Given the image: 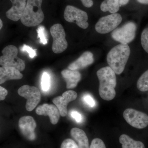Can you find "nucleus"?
I'll list each match as a JSON object with an SVG mask.
<instances>
[{
    "label": "nucleus",
    "instance_id": "16",
    "mask_svg": "<svg viewBox=\"0 0 148 148\" xmlns=\"http://www.w3.org/2000/svg\"><path fill=\"white\" fill-rule=\"evenodd\" d=\"M23 76L20 71L15 68L8 66H2L0 68L1 84L10 80L21 79Z\"/></svg>",
    "mask_w": 148,
    "mask_h": 148
},
{
    "label": "nucleus",
    "instance_id": "28",
    "mask_svg": "<svg viewBox=\"0 0 148 148\" xmlns=\"http://www.w3.org/2000/svg\"><path fill=\"white\" fill-rule=\"evenodd\" d=\"M83 100L88 106L91 108H93L95 106V101L92 96L89 94H86L83 97Z\"/></svg>",
    "mask_w": 148,
    "mask_h": 148
},
{
    "label": "nucleus",
    "instance_id": "20",
    "mask_svg": "<svg viewBox=\"0 0 148 148\" xmlns=\"http://www.w3.org/2000/svg\"><path fill=\"white\" fill-rule=\"evenodd\" d=\"M119 0H104L101 4V9L104 12L108 11L112 14L115 13L119 10Z\"/></svg>",
    "mask_w": 148,
    "mask_h": 148
},
{
    "label": "nucleus",
    "instance_id": "14",
    "mask_svg": "<svg viewBox=\"0 0 148 148\" xmlns=\"http://www.w3.org/2000/svg\"><path fill=\"white\" fill-rule=\"evenodd\" d=\"M12 6L6 12L9 19L14 21L21 19L27 5V0H10Z\"/></svg>",
    "mask_w": 148,
    "mask_h": 148
},
{
    "label": "nucleus",
    "instance_id": "23",
    "mask_svg": "<svg viewBox=\"0 0 148 148\" xmlns=\"http://www.w3.org/2000/svg\"><path fill=\"white\" fill-rule=\"evenodd\" d=\"M50 86V77L49 74L44 73L42 77L41 87L42 90L47 91L49 90Z\"/></svg>",
    "mask_w": 148,
    "mask_h": 148
},
{
    "label": "nucleus",
    "instance_id": "30",
    "mask_svg": "<svg viewBox=\"0 0 148 148\" xmlns=\"http://www.w3.org/2000/svg\"><path fill=\"white\" fill-rule=\"evenodd\" d=\"M8 90L3 87L0 86V100L3 101L5 100L6 96L8 95Z\"/></svg>",
    "mask_w": 148,
    "mask_h": 148
},
{
    "label": "nucleus",
    "instance_id": "8",
    "mask_svg": "<svg viewBox=\"0 0 148 148\" xmlns=\"http://www.w3.org/2000/svg\"><path fill=\"white\" fill-rule=\"evenodd\" d=\"M53 38L52 51L54 53H60L67 49L68 44L66 39V33L63 26L60 24H54L50 29Z\"/></svg>",
    "mask_w": 148,
    "mask_h": 148
},
{
    "label": "nucleus",
    "instance_id": "4",
    "mask_svg": "<svg viewBox=\"0 0 148 148\" xmlns=\"http://www.w3.org/2000/svg\"><path fill=\"white\" fill-rule=\"evenodd\" d=\"M18 49L14 45H10L6 47L2 51L3 55L0 57V65L15 68L20 71L25 69L24 61L18 58Z\"/></svg>",
    "mask_w": 148,
    "mask_h": 148
},
{
    "label": "nucleus",
    "instance_id": "25",
    "mask_svg": "<svg viewBox=\"0 0 148 148\" xmlns=\"http://www.w3.org/2000/svg\"><path fill=\"white\" fill-rule=\"evenodd\" d=\"M61 148H79L76 143L71 139L64 140L61 144Z\"/></svg>",
    "mask_w": 148,
    "mask_h": 148
},
{
    "label": "nucleus",
    "instance_id": "21",
    "mask_svg": "<svg viewBox=\"0 0 148 148\" xmlns=\"http://www.w3.org/2000/svg\"><path fill=\"white\" fill-rule=\"evenodd\" d=\"M137 86L140 91H148V70L144 72L139 78L137 82Z\"/></svg>",
    "mask_w": 148,
    "mask_h": 148
},
{
    "label": "nucleus",
    "instance_id": "31",
    "mask_svg": "<svg viewBox=\"0 0 148 148\" xmlns=\"http://www.w3.org/2000/svg\"><path fill=\"white\" fill-rule=\"evenodd\" d=\"M82 3V4L85 7L89 8L91 7L93 5V2L92 0H80Z\"/></svg>",
    "mask_w": 148,
    "mask_h": 148
},
{
    "label": "nucleus",
    "instance_id": "13",
    "mask_svg": "<svg viewBox=\"0 0 148 148\" xmlns=\"http://www.w3.org/2000/svg\"><path fill=\"white\" fill-rule=\"evenodd\" d=\"M36 112L39 115L49 116L52 124H57L60 118V114L56 106L52 104H44L39 106L36 110Z\"/></svg>",
    "mask_w": 148,
    "mask_h": 148
},
{
    "label": "nucleus",
    "instance_id": "12",
    "mask_svg": "<svg viewBox=\"0 0 148 148\" xmlns=\"http://www.w3.org/2000/svg\"><path fill=\"white\" fill-rule=\"evenodd\" d=\"M18 126L22 135L28 140L33 141L36 139V123L33 117L27 116L21 117L18 121Z\"/></svg>",
    "mask_w": 148,
    "mask_h": 148
},
{
    "label": "nucleus",
    "instance_id": "6",
    "mask_svg": "<svg viewBox=\"0 0 148 148\" xmlns=\"http://www.w3.org/2000/svg\"><path fill=\"white\" fill-rule=\"evenodd\" d=\"M65 20L70 23H75L80 28L87 29L88 27V16L86 12L72 5H67L64 12Z\"/></svg>",
    "mask_w": 148,
    "mask_h": 148
},
{
    "label": "nucleus",
    "instance_id": "24",
    "mask_svg": "<svg viewBox=\"0 0 148 148\" xmlns=\"http://www.w3.org/2000/svg\"><path fill=\"white\" fill-rule=\"evenodd\" d=\"M141 43L144 50L148 53V28L144 29L142 32Z\"/></svg>",
    "mask_w": 148,
    "mask_h": 148
},
{
    "label": "nucleus",
    "instance_id": "27",
    "mask_svg": "<svg viewBox=\"0 0 148 148\" xmlns=\"http://www.w3.org/2000/svg\"><path fill=\"white\" fill-rule=\"evenodd\" d=\"M89 148H106L103 141L99 138H95L91 142Z\"/></svg>",
    "mask_w": 148,
    "mask_h": 148
},
{
    "label": "nucleus",
    "instance_id": "11",
    "mask_svg": "<svg viewBox=\"0 0 148 148\" xmlns=\"http://www.w3.org/2000/svg\"><path fill=\"white\" fill-rule=\"evenodd\" d=\"M77 94L74 90H67L64 92L62 96H58L53 98L52 102L58 108L61 116L64 117L68 113L67 106L70 102L76 100Z\"/></svg>",
    "mask_w": 148,
    "mask_h": 148
},
{
    "label": "nucleus",
    "instance_id": "15",
    "mask_svg": "<svg viewBox=\"0 0 148 148\" xmlns=\"http://www.w3.org/2000/svg\"><path fill=\"white\" fill-rule=\"evenodd\" d=\"M94 60L93 54L90 51H85L76 61L70 64L68 68L72 71L84 69L92 64Z\"/></svg>",
    "mask_w": 148,
    "mask_h": 148
},
{
    "label": "nucleus",
    "instance_id": "7",
    "mask_svg": "<svg viewBox=\"0 0 148 148\" xmlns=\"http://www.w3.org/2000/svg\"><path fill=\"white\" fill-rule=\"evenodd\" d=\"M122 21V18L120 14H112L100 18L95 24V29L99 34H108L116 29Z\"/></svg>",
    "mask_w": 148,
    "mask_h": 148
},
{
    "label": "nucleus",
    "instance_id": "26",
    "mask_svg": "<svg viewBox=\"0 0 148 148\" xmlns=\"http://www.w3.org/2000/svg\"><path fill=\"white\" fill-rule=\"evenodd\" d=\"M20 50L23 52L26 51L29 53V57L32 58H34L35 56H36L37 53L36 52V49H34L32 47H30L29 46L24 45L21 47Z\"/></svg>",
    "mask_w": 148,
    "mask_h": 148
},
{
    "label": "nucleus",
    "instance_id": "9",
    "mask_svg": "<svg viewBox=\"0 0 148 148\" xmlns=\"http://www.w3.org/2000/svg\"><path fill=\"white\" fill-rule=\"evenodd\" d=\"M18 93L20 96L27 99L26 108L29 112L33 111L40 101V92L35 86L25 85L19 88Z\"/></svg>",
    "mask_w": 148,
    "mask_h": 148
},
{
    "label": "nucleus",
    "instance_id": "22",
    "mask_svg": "<svg viewBox=\"0 0 148 148\" xmlns=\"http://www.w3.org/2000/svg\"><path fill=\"white\" fill-rule=\"evenodd\" d=\"M38 38H39L40 42L43 45L47 43V34L45 28L42 26H40L37 30Z\"/></svg>",
    "mask_w": 148,
    "mask_h": 148
},
{
    "label": "nucleus",
    "instance_id": "32",
    "mask_svg": "<svg viewBox=\"0 0 148 148\" xmlns=\"http://www.w3.org/2000/svg\"><path fill=\"white\" fill-rule=\"evenodd\" d=\"M130 0H119L120 5L123 6L126 5L129 2Z\"/></svg>",
    "mask_w": 148,
    "mask_h": 148
},
{
    "label": "nucleus",
    "instance_id": "1",
    "mask_svg": "<svg viewBox=\"0 0 148 148\" xmlns=\"http://www.w3.org/2000/svg\"><path fill=\"white\" fill-rule=\"evenodd\" d=\"M97 75L100 83L99 93L101 98L107 101L113 100L116 95L115 90L116 85L115 73L110 66H106L99 69Z\"/></svg>",
    "mask_w": 148,
    "mask_h": 148
},
{
    "label": "nucleus",
    "instance_id": "29",
    "mask_svg": "<svg viewBox=\"0 0 148 148\" xmlns=\"http://www.w3.org/2000/svg\"><path fill=\"white\" fill-rule=\"evenodd\" d=\"M71 116L77 122L80 123L82 121V116L78 112L76 111H72L71 113Z\"/></svg>",
    "mask_w": 148,
    "mask_h": 148
},
{
    "label": "nucleus",
    "instance_id": "2",
    "mask_svg": "<svg viewBox=\"0 0 148 148\" xmlns=\"http://www.w3.org/2000/svg\"><path fill=\"white\" fill-rule=\"evenodd\" d=\"M130 54V48L128 45L119 44L109 51L107 56V62L116 74L120 75L124 71Z\"/></svg>",
    "mask_w": 148,
    "mask_h": 148
},
{
    "label": "nucleus",
    "instance_id": "3",
    "mask_svg": "<svg viewBox=\"0 0 148 148\" xmlns=\"http://www.w3.org/2000/svg\"><path fill=\"white\" fill-rule=\"evenodd\" d=\"M42 0H27V5L21 21L24 26L34 27L39 25L44 19L42 10Z\"/></svg>",
    "mask_w": 148,
    "mask_h": 148
},
{
    "label": "nucleus",
    "instance_id": "19",
    "mask_svg": "<svg viewBox=\"0 0 148 148\" xmlns=\"http://www.w3.org/2000/svg\"><path fill=\"white\" fill-rule=\"evenodd\" d=\"M119 142L122 148H145L142 142L135 141L125 134L120 136Z\"/></svg>",
    "mask_w": 148,
    "mask_h": 148
},
{
    "label": "nucleus",
    "instance_id": "5",
    "mask_svg": "<svg viewBox=\"0 0 148 148\" xmlns=\"http://www.w3.org/2000/svg\"><path fill=\"white\" fill-rule=\"evenodd\" d=\"M137 25L129 21L120 28L116 29L112 33L113 39L120 43H129L135 39L137 31Z\"/></svg>",
    "mask_w": 148,
    "mask_h": 148
},
{
    "label": "nucleus",
    "instance_id": "10",
    "mask_svg": "<svg viewBox=\"0 0 148 148\" xmlns=\"http://www.w3.org/2000/svg\"><path fill=\"white\" fill-rule=\"evenodd\" d=\"M123 116L128 124L135 128L143 129L148 126V116L143 112L127 109L123 112Z\"/></svg>",
    "mask_w": 148,
    "mask_h": 148
},
{
    "label": "nucleus",
    "instance_id": "33",
    "mask_svg": "<svg viewBox=\"0 0 148 148\" xmlns=\"http://www.w3.org/2000/svg\"><path fill=\"white\" fill-rule=\"evenodd\" d=\"M138 3L143 5H148V0H136Z\"/></svg>",
    "mask_w": 148,
    "mask_h": 148
},
{
    "label": "nucleus",
    "instance_id": "34",
    "mask_svg": "<svg viewBox=\"0 0 148 148\" xmlns=\"http://www.w3.org/2000/svg\"><path fill=\"white\" fill-rule=\"evenodd\" d=\"M0 24H1V25H0V29H2V28L3 25L2 21L1 19H0Z\"/></svg>",
    "mask_w": 148,
    "mask_h": 148
},
{
    "label": "nucleus",
    "instance_id": "17",
    "mask_svg": "<svg viewBox=\"0 0 148 148\" xmlns=\"http://www.w3.org/2000/svg\"><path fill=\"white\" fill-rule=\"evenodd\" d=\"M66 83L68 89L75 88L81 79V75L77 71L64 70L61 73Z\"/></svg>",
    "mask_w": 148,
    "mask_h": 148
},
{
    "label": "nucleus",
    "instance_id": "18",
    "mask_svg": "<svg viewBox=\"0 0 148 148\" xmlns=\"http://www.w3.org/2000/svg\"><path fill=\"white\" fill-rule=\"evenodd\" d=\"M71 135L76 143L79 148H89L88 138L85 132L82 130L77 127L72 128Z\"/></svg>",
    "mask_w": 148,
    "mask_h": 148
}]
</instances>
